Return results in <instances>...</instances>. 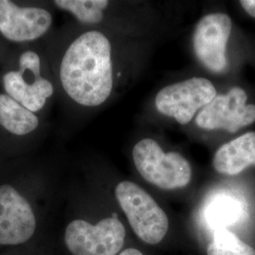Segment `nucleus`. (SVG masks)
I'll return each mask as SVG.
<instances>
[{
    "label": "nucleus",
    "mask_w": 255,
    "mask_h": 255,
    "mask_svg": "<svg viewBox=\"0 0 255 255\" xmlns=\"http://www.w3.org/2000/svg\"><path fill=\"white\" fill-rule=\"evenodd\" d=\"M41 65L39 55L27 50L20 56L18 70L9 71L3 78L8 96L34 114L45 107L54 93L52 82L42 76Z\"/></svg>",
    "instance_id": "423d86ee"
},
{
    "label": "nucleus",
    "mask_w": 255,
    "mask_h": 255,
    "mask_svg": "<svg viewBox=\"0 0 255 255\" xmlns=\"http://www.w3.org/2000/svg\"><path fill=\"white\" fill-rule=\"evenodd\" d=\"M248 96L240 87L219 95L199 113L196 123L202 128H222L236 132L255 121V104H246Z\"/></svg>",
    "instance_id": "0eeeda50"
},
{
    "label": "nucleus",
    "mask_w": 255,
    "mask_h": 255,
    "mask_svg": "<svg viewBox=\"0 0 255 255\" xmlns=\"http://www.w3.org/2000/svg\"><path fill=\"white\" fill-rule=\"evenodd\" d=\"M54 4L59 9L71 13L85 25H97L104 18L105 9L109 7L106 0H57Z\"/></svg>",
    "instance_id": "ddd939ff"
},
{
    "label": "nucleus",
    "mask_w": 255,
    "mask_h": 255,
    "mask_svg": "<svg viewBox=\"0 0 255 255\" xmlns=\"http://www.w3.org/2000/svg\"><path fill=\"white\" fill-rule=\"evenodd\" d=\"M115 197L136 237L148 245L164 240L169 219L154 199L135 182L122 181L116 185Z\"/></svg>",
    "instance_id": "f03ea898"
},
{
    "label": "nucleus",
    "mask_w": 255,
    "mask_h": 255,
    "mask_svg": "<svg viewBox=\"0 0 255 255\" xmlns=\"http://www.w3.org/2000/svg\"><path fill=\"white\" fill-rule=\"evenodd\" d=\"M112 42L100 30H88L68 46L60 64V82L77 104L95 108L108 101L115 88Z\"/></svg>",
    "instance_id": "f257e3e1"
},
{
    "label": "nucleus",
    "mask_w": 255,
    "mask_h": 255,
    "mask_svg": "<svg viewBox=\"0 0 255 255\" xmlns=\"http://www.w3.org/2000/svg\"><path fill=\"white\" fill-rule=\"evenodd\" d=\"M240 5L246 10L247 13L255 17V0H242L240 1Z\"/></svg>",
    "instance_id": "dca6fc26"
},
{
    "label": "nucleus",
    "mask_w": 255,
    "mask_h": 255,
    "mask_svg": "<svg viewBox=\"0 0 255 255\" xmlns=\"http://www.w3.org/2000/svg\"><path fill=\"white\" fill-rule=\"evenodd\" d=\"M126 239V229L116 217L92 224L74 219L65 228L64 243L72 255H118Z\"/></svg>",
    "instance_id": "20e7f679"
},
{
    "label": "nucleus",
    "mask_w": 255,
    "mask_h": 255,
    "mask_svg": "<svg viewBox=\"0 0 255 255\" xmlns=\"http://www.w3.org/2000/svg\"><path fill=\"white\" fill-rule=\"evenodd\" d=\"M216 97L217 90L209 80L191 78L161 89L156 95L155 107L160 114L185 125Z\"/></svg>",
    "instance_id": "39448f33"
},
{
    "label": "nucleus",
    "mask_w": 255,
    "mask_h": 255,
    "mask_svg": "<svg viewBox=\"0 0 255 255\" xmlns=\"http://www.w3.org/2000/svg\"><path fill=\"white\" fill-rule=\"evenodd\" d=\"M232 32V20L222 12L211 13L200 20L193 35L197 58L210 71L219 73L227 65L226 48Z\"/></svg>",
    "instance_id": "1a4fd4ad"
},
{
    "label": "nucleus",
    "mask_w": 255,
    "mask_h": 255,
    "mask_svg": "<svg viewBox=\"0 0 255 255\" xmlns=\"http://www.w3.org/2000/svg\"><path fill=\"white\" fill-rule=\"evenodd\" d=\"M53 18L46 9L19 7L9 0H0V32L12 42H30L45 35Z\"/></svg>",
    "instance_id": "9d476101"
},
{
    "label": "nucleus",
    "mask_w": 255,
    "mask_h": 255,
    "mask_svg": "<svg viewBox=\"0 0 255 255\" xmlns=\"http://www.w3.org/2000/svg\"><path fill=\"white\" fill-rule=\"evenodd\" d=\"M132 159L142 178L160 189H181L191 181L189 162L178 152H164L153 139L137 142L132 148Z\"/></svg>",
    "instance_id": "7ed1b4c3"
},
{
    "label": "nucleus",
    "mask_w": 255,
    "mask_h": 255,
    "mask_svg": "<svg viewBox=\"0 0 255 255\" xmlns=\"http://www.w3.org/2000/svg\"><path fill=\"white\" fill-rule=\"evenodd\" d=\"M213 164L220 174L236 176L255 165V132H247L220 146Z\"/></svg>",
    "instance_id": "9b49d317"
},
{
    "label": "nucleus",
    "mask_w": 255,
    "mask_h": 255,
    "mask_svg": "<svg viewBox=\"0 0 255 255\" xmlns=\"http://www.w3.org/2000/svg\"><path fill=\"white\" fill-rule=\"evenodd\" d=\"M0 125L15 135H27L39 126L36 115L8 95H0Z\"/></svg>",
    "instance_id": "f8f14e48"
},
{
    "label": "nucleus",
    "mask_w": 255,
    "mask_h": 255,
    "mask_svg": "<svg viewBox=\"0 0 255 255\" xmlns=\"http://www.w3.org/2000/svg\"><path fill=\"white\" fill-rule=\"evenodd\" d=\"M35 230V214L27 199L11 185H0V245H21Z\"/></svg>",
    "instance_id": "6e6552de"
},
{
    "label": "nucleus",
    "mask_w": 255,
    "mask_h": 255,
    "mask_svg": "<svg viewBox=\"0 0 255 255\" xmlns=\"http://www.w3.org/2000/svg\"><path fill=\"white\" fill-rule=\"evenodd\" d=\"M118 255H144V254L134 248H128L121 251Z\"/></svg>",
    "instance_id": "f3484780"
},
{
    "label": "nucleus",
    "mask_w": 255,
    "mask_h": 255,
    "mask_svg": "<svg viewBox=\"0 0 255 255\" xmlns=\"http://www.w3.org/2000/svg\"><path fill=\"white\" fill-rule=\"evenodd\" d=\"M216 209L213 210V219L218 221H224L225 219L229 218L232 219L230 216L233 214V209H234V204L232 201H221L216 205Z\"/></svg>",
    "instance_id": "2eb2a0df"
},
{
    "label": "nucleus",
    "mask_w": 255,
    "mask_h": 255,
    "mask_svg": "<svg viewBox=\"0 0 255 255\" xmlns=\"http://www.w3.org/2000/svg\"><path fill=\"white\" fill-rule=\"evenodd\" d=\"M207 255H255V250L233 232L221 228L214 233Z\"/></svg>",
    "instance_id": "4468645a"
}]
</instances>
